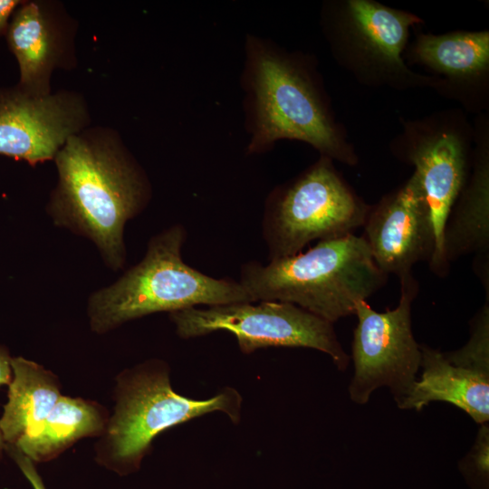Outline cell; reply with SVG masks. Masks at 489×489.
<instances>
[{
  "instance_id": "cell-1",
  "label": "cell",
  "mask_w": 489,
  "mask_h": 489,
  "mask_svg": "<svg viewBox=\"0 0 489 489\" xmlns=\"http://www.w3.org/2000/svg\"><path fill=\"white\" fill-rule=\"evenodd\" d=\"M53 159L59 176L48 206L53 222L89 238L109 267L122 268L125 225L150 197L143 171L105 132L71 136Z\"/></svg>"
},
{
  "instance_id": "cell-2",
  "label": "cell",
  "mask_w": 489,
  "mask_h": 489,
  "mask_svg": "<svg viewBox=\"0 0 489 489\" xmlns=\"http://www.w3.org/2000/svg\"><path fill=\"white\" fill-rule=\"evenodd\" d=\"M387 279L363 237L350 234L267 264L247 262L238 282L254 302L292 303L333 324L355 314L357 303L382 288Z\"/></svg>"
},
{
  "instance_id": "cell-3",
  "label": "cell",
  "mask_w": 489,
  "mask_h": 489,
  "mask_svg": "<svg viewBox=\"0 0 489 489\" xmlns=\"http://www.w3.org/2000/svg\"><path fill=\"white\" fill-rule=\"evenodd\" d=\"M187 230L176 224L152 236L142 260L118 281L92 293L91 329L105 333L151 313L200 305L256 302L238 281L209 276L183 261Z\"/></svg>"
},
{
  "instance_id": "cell-4",
  "label": "cell",
  "mask_w": 489,
  "mask_h": 489,
  "mask_svg": "<svg viewBox=\"0 0 489 489\" xmlns=\"http://www.w3.org/2000/svg\"><path fill=\"white\" fill-rule=\"evenodd\" d=\"M116 406L97 446L100 459L116 467L134 468L155 436L164 430L216 410L238 419L241 398L228 389L205 400L176 393L168 370L151 361L126 370L118 379Z\"/></svg>"
},
{
  "instance_id": "cell-5",
  "label": "cell",
  "mask_w": 489,
  "mask_h": 489,
  "mask_svg": "<svg viewBox=\"0 0 489 489\" xmlns=\"http://www.w3.org/2000/svg\"><path fill=\"white\" fill-rule=\"evenodd\" d=\"M369 209L321 159L267 198L262 234L268 258L292 256L312 241L353 234Z\"/></svg>"
},
{
  "instance_id": "cell-6",
  "label": "cell",
  "mask_w": 489,
  "mask_h": 489,
  "mask_svg": "<svg viewBox=\"0 0 489 489\" xmlns=\"http://www.w3.org/2000/svg\"><path fill=\"white\" fill-rule=\"evenodd\" d=\"M177 333L185 339L224 331L237 340L243 353L268 347H302L328 354L340 370L350 357L332 323L292 303L277 301L236 302L170 312Z\"/></svg>"
},
{
  "instance_id": "cell-7",
  "label": "cell",
  "mask_w": 489,
  "mask_h": 489,
  "mask_svg": "<svg viewBox=\"0 0 489 489\" xmlns=\"http://www.w3.org/2000/svg\"><path fill=\"white\" fill-rule=\"evenodd\" d=\"M399 280L401 295L396 308L379 312L366 301L356 305L354 374L349 393L357 404L367 403L374 390L388 387L398 406L417 380L422 353L411 329V304L418 284L412 274Z\"/></svg>"
},
{
  "instance_id": "cell-8",
  "label": "cell",
  "mask_w": 489,
  "mask_h": 489,
  "mask_svg": "<svg viewBox=\"0 0 489 489\" xmlns=\"http://www.w3.org/2000/svg\"><path fill=\"white\" fill-rule=\"evenodd\" d=\"M253 85L255 127L251 152L261 151L279 139H295L346 159L312 88L286 61L257 47L253 55Z\"/></svg>"
},
{
  "instance_id": "cell-9",
  "label": "cell",
  "mask_w": 489,
  "mask_h": 489,
  "mask_svg": "<svg viewBox=\"0 0 489 489\" xmlns=\"http://www.w3.org/2000/svg\"><path fill=\"white\" fill-rule=\"evenodd\" d=\"M86 120L82 100L69 92L0 91V154L32 166L53 159Z\"/></svg>"
},
{
  "instance_id": "cell-10",
  "label": "cell",
  "mask_w": 489,
  "mask_h": 489,
  "mask_svg": "<svg viewBox=\"0 0 489 489\" xmlns=\"http://www.w3.org/2000/svg\"><path fill=\"white\" fill-rule=\"evenodd\" d=\"M362 235L377 265L399 279L418 262H429L436 250L430 208L416 174L394 194L369 209Z\"/></svg>"
},
{
  "instance_id": "cell-11",
  "label": "cell",
  "mask_w": 489,
  "mask_h": 489,
  "mask_svg": "<svg viewBox=\"0 0 489 489\" xmlns=\"http://www.w3.org/2000/svg\"><path fill=\"white\" fill-rule=\"evenodd\" d=\"M422 373L398 405L421 410L433 401L448 402L468 414L477 424L489 419V354L466 347L443 353L421 346Z\"/></svg>"
},
{
  "instance_id": "cell-12",
  "label": "cell",
  "mask_w": 489,
  "mask_h": 489,
  "mask_svg": "<svg viewBox=\"0 0 489 489\" xmlns=\"http://www.w3.org/2000/svg\"><path fill=\"white\" fill-rule=\"evenodd\" d=\"M416 167L436 234V250L429 262L432 272L440 277L449 273L444 259L443 233L447 216L465 181V155L461 142L451 134H442L413 151Z\"/></svg>"
},
{
  "instance_id": "cell-13",
  "label": "cell",
  "mask_w": 489,
  "mask_h": 489,
  "mask_svg": "<svg viewBox=\"0 0 489 489\" xmlns=\"http://www.w3.org/2000/svg\"><path fill=\"white\" fill-rule=\"evenodd\" d=\"M8 43L20 68V88L50 94L49 80L67 48L62 25L47 4H23L8 29Z\"/></svg>"
},
{
  "instance_id": "cell-14",
  "label": "cell",
  "mask_w": 489,
  "mask_h": 489,
  "mask_svg": "<svg viewBox=\"0 0 489 489\" xmlns=\"http://www.w3.org/2000/svg\"><path fill=\"white\" fill-rule=\"evenodd\" d=\"M454 203L444 226L443 254L450 264L462 256L475 254L474 270L488 292L489 169L484 157L477 162L472 180Z\"/></svg>"
},
{
  "instance_id": "cell-15",
  "label": "cell",
  "mask_w": 489,
  "mask_h": 489,
  "mask_svg": "<svg viewBox=\"0 0 489 489\" xmlns=\"http://www.w3.org/2000/svg\"><path fill=\"white\" fill-rule=\"evenodd\" d=\"M11 367L13 377L0 431L5 444L15 445L38 430L62 395L56 377L34 361L14 357Z\"/></svg>"
},
{
  "instance_id": "cell-16",
  "label": "cell",
  "mask_w": 489,
  "mask_h": 489,
  "mask_svg": "<svg viewBox=\"0 0 489 489\" xmlns=\"http://www.w3.org/2000/svg\"><path fill=\"white\" fill-rule=\"evenodd\" d=\"M107 422L100 405L61 396L38 430L14 446L34 462L47 461L82 437L101 435Z\"/></svg>"
},
{
  "instance_id": "cell-17",
  "label": "cell",
  "mask_w": 489,
  "mask_h": 489,
  "mask_svg": "<svg viewBox=\"0 0 489 489\" xmlns=\"http://www.w3.org/2000/svg\"><path fill=\"white\" fill-rule=\"evenodd\" d=\"M353 24L366 46L380 59L402 65L401 51L409 27L420 20L410 14L366 0L349 2Z\"/></svg>"
},
{
  "instance_id": "cell-18",
  "label": "cell",
  "mask_w": 489,
  "mask_h": 489,
  "mask_svg": "<svg viewBox=\"0 0 489 489\" xmlns=\"http://www.w3.org/2000/svg\"><path fill=\"white\" fill-rule=\"evenodd\" d=\"M417 55L433 68L453 75H472L489 62V34L455 33L419 38Z\"/></svg>"
},
{
  "instance_id": "cell-19",
  "label": "cell",
  "mask_w": 489,
  "mask_h": 489,
  "mask_svg": "<svg viewBox=\"0 0 489 489\" xmlns=\"http://www.w3.org/2000/svg\"><path fill=\"white\" fill-rule=\"evenodd\" d=\"M5 451L13 458L34 489H45L44 484L35 469L34 461L14 445L5 444Z\"/></svg>"
},
{
  "instance_id": "cell-20",
  "label": "cell",
  "mask_w": 489,
  "mask_h": 489,
  "mask_svg": "<svg viewBox=\"0 0 489 489\" xmlns=\"http://www.w3.org/2000/svg\"><path fill=\"white\" fill-rule=\"evenodd\" d=\"M11 360L8 351L0 347V388L4 385H9L12 380L13 371Z\"/></svg>"
},
{
  "instance_id": "cell-21",
  "label": "cell",
  "mask_w": 489,
  "mask_h": 489,
  "mask_svg": "<svg viewBox=\"0 0 489 489\" xmlns=\"http://www.w3.org/2000/svg\"><path fill=\"white\" fill-rule=\"evenodd\" d=\"M19 3L17 0H0V32L6 27L10 14Z\"/></svg>"
},
{
  "instance_id": "cell-22",
  "label": "cell",
  "mask_w": 489,
  "mask_h": 489,
  "mask_svg": "<svg viewBox=\"0 0 489 489\" xmlns=\"http://www.w3.org/2000/svg\"><path fill=\"white\" fill-rule=\"evenodd\" d=\"M5 441H4L2 433H1V431H0V458H1L2 455H3V452L5 451Z\"/></svg>"
}]
</instances>
